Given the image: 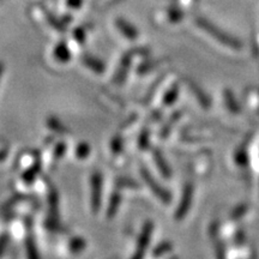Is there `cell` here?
I'll return each instance as SVG.
<instances>
[{"label": "cell", "mask_w": 259, "mask_h": 259, "mask_svg": "<svg viewBox=\"0 0 259 259\" xmlns=\"http://www.w3.org/2000/svg\"><path fill=\"white\" fill-rule=\"evenodd\" d=\"M192 197H193V186L190 185V184H187V185L184 187L183 198H181L179 206H178V210L176 213L177 220L184 219L186 216V213L189 212L191 202H192Z\"/></svg>", "instance_id": "cell-5"}, {"label": "cell", "mask_w": 259, "mask_h": 259, "mask_svg": "<svg viewBox=\"0 0 259 259\" xmlns=\"http://www.w3.org/2000/svg\"><path fill=\"white\" fill-rule=\"evenodd\" d=\"M65 151H66V145H65V143H58L56 150H54V157L61 158L64 156Z\"/></svg>", "instance_id": "cell-24"}, {"label": "cell", "mask_w": 259, "mask_h": 259, "mask_svg": "<svg viewBox=\"0 0 259 259\" xmlns=\"http://www.w3.org/2000/svg\"><path fill=\"white\" fill-rule=\"evenodd\" d=\"M90 154V147L87 143H80L76 148V156L78 158H87Z\"/></svg>", "instance_id": "cell-18"}, {"label": "cell", "mask_w": 259, "mask_h": 259, "mask_svg": "<svg viewBox=\"0 0 259 259\" xmlns=\"http://www.w3.org/2000/svg\"><path fill=\"white\" fill-rule=\"evenodd\" d=\"M116 25H118L119 30L125 35L128 40H136L138 37V31L134 25L130 24L128 22L124 21V19H118L116 21Z\"/></svg>", "instance_id": "cell-8"}, {"label": "cell", "mask_w": 259, "mask_h": 259, "mask_svg": "<svg viewBox=\"0 0 259 259\" xmlns=\"http://www.w3.org/2000/svg\"><path fill=\"white\" fill-rule=\"evenodd\" d=\"M116 185L120 187H132V189H135V187H139V185L136 183V181L127 179V178H120V179L116 180Z\"/></svg>", "instance_id": "cell-19"}, {"label": "cell", "mask_w": 259, "mask_h": 259, "mask_svg": "<svg viewBox=\"0 0 259 259\" xmlns=\"http://www.w3.org/2000/svg\"><path fill=\"white\" fill-rule=\"evenodd\" d=\"M80 3H82V0H70L69 4L70 6H72V8H78L80 5Z\"/></svg>", "instance_id": "cell-27"}, {"label": "cell", "mask_w": 259, "mask_h": 259, "mask_svg": "<svg viewBox=\"0 0 259 259\" xmlns=\"http://www.w3.org/2000/svg\"><path fill=\"white\" fill-rule=\"evenodd\" d=\"M54 57L60 63H67V61H70L71 53L69 47L66 46V44L60 42L59 45H57V47L54 48Z\"/></svg>", "instance_id": "cell-10"}, {"label": "cell", "mask_w": 259, "mask_h": 259, "mask_svg": "<svg viewBox=\"0 0 259 259\" xmlns=\"http://www.w3.org/2000/svg\"><path fill=\"white\" fill-rule=\"evenodd\" d=\"M87 242L82 238H73L72 240L70 241V250L73 253H79L82 252L84 248H85Z\"/></svg>", "instance_id": "cell-14"}, {"label": "cell", "mask_w": 259, "mask_h": 259, "mask_svg": "<svg viewBox=\"0 0 259 259\" xmlns=\"http://www.w3.org/2000/svg\"><path fill=\"white\" fill-rule=\"evenodd\" d=\"M246 211H247V205H246V204H242V205L238 206V208H236V209L234 210V211H233L232 218H233V219H239V218H241V216L245 215Z\"/></svg>", "instance_id": "cell-23"}, {"label": "cell", "mask_w": 259, "mask_h": 259, "mask_svg": "<svg viewBox=\"0 0 259 259\" xmlns=\"http://www.w3.org/2000/svg\"><path fill=\"white\" fill-rule=\"evenodd\" d=\"M153 229H154V225L153 222L148 221L145 223L143 227V231H142V234L138 239V244H137V252L134 254V258H142L145 254V250L149 246V242H150V238L151 234H153Z\"/></svg>", "instance_id": "cell-3"}, {"label": "cell", "mask_w": 259, "mask_h": 259, "mask_svg": "<svg viewBox=\"0 0 259 259\" xmlns=\"http://www.w3.org/2000/svg\"><path fill=\"white\" fill-rule=\"evenodd\" d=\"M3 71H4V66H3V64L0 63V77H2V74H3Z\"/></svg>", "instance_id": "cell-28"}, {"label": "cell", "mask_w": 259, "mask_h": 259, "mask_svg": "<svg viewBox=\"0 0 259 259\" xmlns=\"http://www.w3.org/2000/svg\"><path fill=\"white\" fill-rule=\"evenodd\" d=\"M190 89L194 93V95H196L197 99H198V101L202 103L204 108H209L210 100H209V97L206 96L205 94H204L203 90H200L198 87H197L194 83H190Z\"/></svg>", "instance_id": "cell-12"}, {"label": "cell", "mask_w": 259, "mask_h": 259, "mask_svg": "<svg viewBox=\"0 0 259 259\" xmlns=\"http://www.w3.org/2000/svg\"><path fill=\"white\" fill-rule=\"evenodd\" d=\"M226 103H227V107H228V108L231 109V112L239 113V111H240V108H239L238 103L235 102L234 96L232 95V93L226 92Z\"/></svg>", "instance_id": "cell-17"}, {"label": "cell", "mask_w": 259, "mask_h": 259, "mask_svg": "<svg viewBox=\"0 0 259 259\" xmlns=\"http://www.w3.org/2000/svg\"><path fill=\"white\" fill-rule=\"evenodd\" d=\"M131 60H132L131 53H128L127 56H125L124 58H122V60L120 63V67H119L118 72H116L115 78H114V80L118 84H121L126 79V76H127L130 66H131Z\"/></svg>", "instance_id": "cell-6"}, {"label": "cell", "mask_w": 259, "mask_h": 259, "mask_svg": "<svg viewBox=\"0 0 259 259\" xmlns=\"http://www.w3.org/2000/svg\"><path fill=\"white\" fill-rule=\"evenodd\" d=\"M82 61H83V64L88 67V69H90L96 73H102L103 71L106 70L105 63H103L102 60L97 59V58L93 57V56H84L82 58Z\"/></svg>", "instance_id": "cell-7"}, {"label": "cell", "mask_w": 259, "mask_h": 259, "mask_svg": "<svg viewBox=\"0 0 259 259\" xmlns=\"http://www.w3.org/2000/svg\"><path fill=\"white\" fill-rule=\"evenodd\" d=\"M27 248H28V254L32 258H36L37 253H36V246L34 244V240L32 238H28V242H27Z\"/></svg>", "instance_id": "cell-22"}, {"label": "cell", "mask_w": 259, "mask_h": 259, "mask_svg": "<svg viewBox=\"0 0 259 259\" xmlns=\"http://www.w3.org/2000/svg\"><path fill=\"white\" fill-rule=\"evenodd\" d=\"M141 174H142V177H143V179L145 180V183H147V185L150 187V190L153 191V193H155V196H156L158 199H161L162 202L166 203V204L170 202V199H171L170 193L168 192L166 189H163V187L158 185L157 181L155 180L153 177H151V174L149 173V170L147 169V168L142 167Z\"/></svg>", "instance_id": "cell-2"}, {"label": "cell", "mask_w": 259, "mask_h": 259, "mask_svg": "<svg viewBox=\"0 0 259 259\" xmlns=\"http://www.w3.org/2000/svg\"><path fill=\"white\" fill-rule=\"evenodd\" d=\"M178 95H179V88L178 85H173L171 88L166 93V95L163 97V103L164 106H170L177 101Z\"/></svg>", "instance_id": "cell-13"}, {"label": "cell", "mask_w": 259, "mask_h": 259, "mask_svg": "<svg viewBox=\"0 0 259 259\" xmlns=\"http://www.w3.org/2000/svg\"><path fill=\"white\" fill-rule=\"evenodd\" d=\"M120 194L118 192L113 193V196L111 197V202H109V205H108V211H107V216H108L109 219H112L113 216H115L116 211H118L119 209V205H120Z\"/></svg>", "instance_id": "cell-11"}, {"label": "cell", "mask_w": 259, "mask_h": 259, "mask_svg": "<svg viewBox=\"0 0 259 259\" xmlns=\"http://www.w3.org/2000/svg\"><path fill=\"white\" fill-rule=\"evenodd\" d=\"M112 151L114 154H119L122 150V139L121 137H114L111 144Z\"/></svg>", "instance_id": "cell-21"}, {"label": "cell", "mask_w": 259, "mask_h": 259, "mask_svg": "<svg viewBox=\"0 0 259 259\" xmlns=\"http://www.w3.org/2000/svg\"><path fill=\"white\" fill-rule=\"evenodd\" d=\"M171 247H173V246H171L170 242H168V241L161 242L160 245H157L156 247L154 248L153 255H155V257H160V255L166 254V253H168V252L171 251Z\"/></svg>", "instance_id": "cell-16"}, {"label": "cell", "mask_w": 259, "mask_h": 259, "mask_svg": "<svg viewBox=\"0 0 259 259\" xmlns=\"http://www.w3.org/2000/svg\"><path fill=\"white\" fill-rule=\"evenodd\" d=\"M198 23L200 27L204 29V30H205L206 32H209L211 36L215 37V40L221 42L222 45H225V46H227V47H231V48H233V50H241V47H242L241 42H239L236 38L229 36V35H227L226 32L221 31L220 29L213 27L212 24L208 23V22L199 21Z\"/></svg>", "instance_id": "cell-1"}, {"label": "cell", "mask_w": 259, "mask_h": 259, "mask_svg": "<svg viewBox=\"0 0 259 259\" xmlns=\"http://www.w3.org/2000/svg\"><path fill=\"white\" fill-rule=\"evenodd\" d=\"M47 124H48V127L53 130V131L58 132V134H64V132L67 131V128L65 127V126L61 124L57 118H54V116H51V118L48 119Z\"/></svg>", "instance_id": "cell-15"}, {"label": "cell", "mask_w": 259, "mask_h": 259, "mask_svg": "<svg viewBox=\"0 0 259 259\" xmlns=\"http://www.w3.org/2000/svg\"><path fill=\"white\" fill-rule=\"evenodd\" d=\"M154 157H155V162H156L158 169H160L162 176H163L164 178H169L171 176L170 168L167 164V161L164 160L163 155H162L161 151L157 150V149H155V150H154Z\"/></svg>", "instance_id": "cell-9"}, {"label": "cell", "mask_w": 259, "mask_h": 259, "mask_svg": "<svg viewBox=\"0 0 259 259\" xmlns=\"http://www.w3.org/2000/svg\"><path fill=\"white\" fill-rule=\"evenodd\" d=\"M74 38H76V41H78L82 44L85 40V31L83 30L82 28H78L76 31H74Z\"/></svg>", "instance_id": "cell-25"}, {"label": "cell", "mask_w": 259, "mask_h": 259, "mask_svg": "<svg viewBox=\"0 0 259 259\" xmlns=\"http://www.w3.org/2000/svg\"><path fill=\"white\" fill-rule=\"evenodd\" d=\"M8 242H9V238L8 235L4 234L0 236V255H2L3 253H4L6 246H8Z\"/></svg>", "instance_id": "cell-26"}, {"label": "cell", "mask_w": 259, "mask_h": 259, "mask_svg": "<svg viewBox=\"0 0 259 259\" xmlns=\"http://www.w3.org/2000/svg\"><path fill=\"white\" fill-rule=\"evenodd\" d=\"M101 190H102V177L100 173H94L92 177V209L97 212L101 205Z\"/></svg>", "instance_id": "cell-4"}, {"label": "cell", "mask_w": 259, "mask_h": 259, "mask_svg": "<svg viewBox=\"0 0 259 259\" xmlns=\"http://www.w3.org/2000/svg\"><path fill=\"white\" fill-rule=\"evenodd\" d=\"M138 145L141 149H147L149 147V132L147 130H144L141 134V136H139Z\"/></svg>", "instance_id": "cell-20"}]
</instances>
